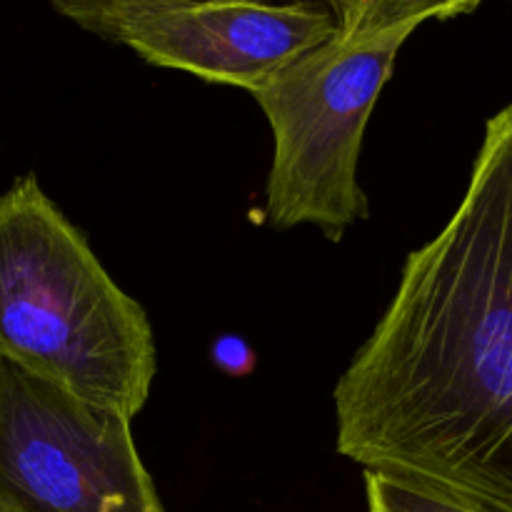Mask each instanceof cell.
<instances>
[{
  "label": "cell",
  "instance_id": "1",
  "mask_svg": "<svg viewBox=\"0 0 512 512\" xmlns=\"http://www.w3.org/2000/svg\"><path fill=\"white\" fill-rule=\"evenodd\" d=\"M335 448L470 512H512V103L485 125L463 200L405 258L333 390Z\"/></svg>",
  "mask_w": 512,
  "mask_h": 512
},
{
  "label": "cell",
  "instance_id": "2",
  "mask_svg": "<svg viewBox=\"0 0 512 512\" xmlns=\"http://www.w3.org/2000/svg\"><path fill=\"white\" fill-rule=\"evenodd\" d=\"M0 358L130 420L158 370L145 310L35 175L0 195Z\"/></svg>",
  "mask_w": 512,
  "mask_h": 512
},
{
  "label": "cell",
  "instance_id": "3",
  "mask_svg": "<svg viewBox=\"0 0 512 512\" xmlns=\"http://www.w3.org/2000/svg\"><path fill=\"white\" fill-rule=\"evenodd\" d=\"M423 23L370 35H335L253 90L273 130L265 223L288 230L315 225L340 240L368 218L358 183L365 125L390 80L405 40Z\"/></svg>",
  "mask_w": 512,
  "mask_h": 512
},
{
  "label": "cell",
  "instance_id": "4",
  "mask_svg": "<svg viewBox=\"0 0 512 512\" xmlns=\"http://www.w3.org/2000/svg\"><path fill=\"white\" fill-rule=\"evenodd\" d=\"M130 423L0 358V512H165Z\"/></svg>",
  "mask_w": 512,
  "mask_h": 512
},
{
  "label": "cell",
  "instance_id": "5",
  "mask_svg": "<svg viewBox=\"0 0 512 512\" xmlns=\"http://www.w3.org/2000/svg\"><path fill=\"white\" fill-rule=\"evenodd\" d=\"M338 33L330 5L313 0H168L125 13L108 40L128 45L158 68L253 93Z\"/></svg>",
  "mask_w": 512,
  "mask_h": 512
},
{
  "label": "cell",
  "instance_id": "6",
  "mask_svg": "<svg viewBox=\"0 0 512 512\" xmlns=\"http://www.w3.org/2000/svg\"><path fill=\"white\" fill-rule=\"evenodd\" d=\"M480 3L483 0H333L330 8L338 18L340 35L355 38L410 20L428 23L473 13Z\"/></svg>",
  "mask_w": 512,
  "mask_h": 512
},
{
  "label": "cell",
  "instance_id": "7",
  "mask_svg": "<svg viewBox=\"0 0 512 512\" xmlns=\"http://www.w3.org/2000/svg\"><path fill=\"white\" fill-rule=\"evenodd\" d=\"M365 503H368V512H470L375 473H365Z\"/></svg>",
  "mask_w": 512,
  "mask_h": 512
},
{
  "label": "cell",
  "instance_id": "8",
  "mask_svg": "<svg viewBox=\"0 0 512 512\" xmlns=\"http://www.w3.org/2000/svg\"><path fill=\"white\" fill-rule=\"evenodd\" d=\"M60 15L78 23L80 28L90 30V33L108 38L110 28L118 18L125 13L138 8H148V5L168 3V0H48ZM275 3H298V0H275ZM313 3L333 5V0H313ZM333 10V8H330Z\"/></svg>",
  "mask_w": 512,
  "mask_h": 512
}]
</instances>
